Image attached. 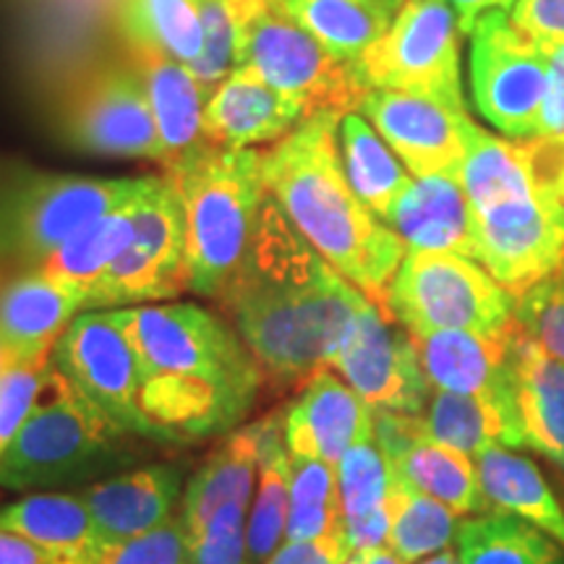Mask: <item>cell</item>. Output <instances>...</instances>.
<instances>
[{"mask_svg": "<svg viewBox=\"0 0 564 564\" xmlns=\"http://www.w3.org/2000/svg\"><path fill=\"white\" fill-rule=\"evenodd\" d=\"M345 539L352 552H366V549H382L390 541V507H379L361 518L343 520Z\"/></svg>", "mask_w": 564, "mask_h": 564, "instance_id": "c3c4849f", "label": "cell"}, {"mask_svg": "<svg viewBox=\"0 0 564 564\" xmlns=\"http://www.w3.org/2000/svg\"><path fill=\"white\" fill-rule=\"evenodd\" d=\"M510 333L512 327L497 337L447 329L415 337L429 384L442 392L518 405L512 387Z\"/></svg>", "mask_w": 564, "mask_h": 564, "instance_id": "603a6c76", "label": "cell"}, {"mask_svg": "<svg viewBox=\"0 0 564 564\" xmlns=\"http://www.w3.org/2000/svg\"><path fill=\"white\" fill-rule=\"evenodd\" d=\"M369 301L293 228L270 194L241 267L217 295L251 356L282 384L329 369Z\"/></svg>", "mask_w": 564, "mask_h": 564, "instance_id": "6da1fadb", "label": "cell"}, {"mask_svg": "<svg viewBox=\"0 0 564 564\" xmlns=\"http://www.w3.org/2000/svg\"><path fill=\"white\" fill-rule=\"evenodd\" d=\"M390 549L405 564H419L426 556L440 554L457 535V512L436 502L411 486L394 481L390 499Z\"/></svg>", "mask_w": 564, "mask_h": 564, "instance_id": "8d00e7d4", "label": "cell"}, {"mask_svg": "<svg viewBox=\"0 0 564 564\" xmlns=\"http://www.w3.org/2000/svg\"><path fill=\"white\" fill-rule=\"evenodd\" d=\"M84 312V299L42 270L19 272L0 293V358L6 366H47L55 343Z\"/></svg>", "mask_w": 564, "mask_h": 564, "instance_id": "ffe728a7", "label": "cell"}, {"mask_svg": "<svg viewBox=\"0 0 564 564\" xmlns=\"http://www.w3.org/2000/svg\"><path fill=\"white\" fill-rule=\"evenodd\" d=\"M129 434L51 364L37 405L0 457V489L58 491L133 463Z\"/></svg>", "mask_w": 564, "mask_h": 564, "instance_id": "5b68a950", "label": "cell"}, {"mask_svg": "<svg viewBox=\"0 0 564 564\" xmlns=\"http://www.w3.org/2000/svg\"><path fill=\"white\" fill-rule=\"evenodd\" d=\"M562 209H564V199H562Z\"/></svg>", "mask_w": 564, "mask_h": 564, "instance_id": "9f6ffc18", "label": "cell"}, {"mask_svg": "<svg viewBox=\"0 0 564 564\" xmlns=\"http://www.w3.org/2000/svg\"><path fill=\"white\" fill-rule=\"evenodd\" d=\"M186 468L178 463H152L89 484L79 491L105 544L150 533L175 514Z\"/></svg>", "mask_w": 564, "mask_h": 564, "instance_id": "44dd1931", "label": "cell"}, {"mask_svg": "<svg viewBox=\"0 0 564 564\" xmlns=\"http://www.w3.org/2000/svg\"><path fill=\"white\" fill-rule=\"evenodd\" d=\"M303 112L272 89L257 70L236 66L204 108V137L228 150L278 144L303 121Z\"/></svg>", "mask_w": 564, "mask_h": 564, "instance_id": "7402d4cb", "label": "cell"}, {"mask_svg": "<svg viewBox=\"0 0 564 564\" xmlns=\"http://www.w3.org/2000/svg\"><path fill=\"white\" fill-rule=\"evenodd\" d=\"M345 564H405L392 549H366V552H356Z\"/></svg>", "mask_w": 564, "mask_h": 564, "instance_id": "816d5d0a", "label": "cell"}, {"mask_svg": "<svg viewBox=\"0 0 564 564\" xmlns=\"http://www.w3.org/2000/svg\"><path fill=\"white\" fill-rule=\"evenodd\" d=\"M510 364L528 449L564 470V364L528 337L518 322L510 333Z\"/></svg>", "mask_w": 564, "mask_h": 564, "instance_id": "d4e9b609", "label": "cell"}, {"mask_svg": "<svg viewBox=\"0 0 564 564\" xmlns=\"http://www.w3.org/2000/svg\"><path fill=\"white\" fill-rule=\"evenodd\" d=\"M293 460L285 444V408L262 419V447H259V481L251 499L249 564H264L282 546L291 512Z\"/></svg>", "mask_w": 564, "mask_h": 564, "instance_id": "f546056e", "label": "cell"}, {"mask_svg": "<svg viewBox=\"0 0 564 564\" xmlns=\"http://www.w3.org/2000/svg\"><path fill=\"white\" fill-rule=\"evenodd\" d=\"M259 447H262V421L232 429L225 440L212 449L186 491H183L181 514L188 539L207 525V520L225 505H251L253 486L259 476Z\"/></svg>", "mask_w": 564, "mask_h": 564, "instance_id": "4316f807", "label": "cell"}, {"mask_svg": "<svg viewBox=\"0 0 564 564\" xmlns=\"http://www.w3.org/2000/svg\"><path fill=\"white\" fill-rule=\"evenodd\" d=\"M358 112L390 144L413 178L460 175L474 129L468 110L403 91L369 89Z\"/></svg>", "mask_w": 564, "mask_h": 564, "instance_id": "e0dca14e", "label": "cell"}, {"mask_svg": "<svg viewBox=\"0 0 564 564\" xmlns=\"http://www.w3.org/2000/svg\"><path fill=\"white\" fill-rule=\"evenodd\" d=\"M329 369L340 373L373 413L421 415L432 398L415 337L394 327L392 316L373 301L358 314Z\"/></svg>", "mask_w": 564, "mask_h": 564, "instance_id": "2e32d148", "label": "cell"}, {"mask_svg": "<svg viewBox=\"0 0 564 564\" xmlns=\"http://www.w3.org/2000/svg\"><path fill=\"white\" fill-rule=\"evenodd\" d=\"M264 150L204 147L165 167L186 215L188 291L215 299L225 291L249 251L267 199Z\"/></svg>", "mask_w": 564, "mask_h": 564, "instance_id": "277c9868", "label": "cell"}, {"mask_svg": "<svg viewBox=\"0 0 564 564\" xmlns=\"http://www.w3.org/2000/svg\"><path fill=\"white\" fill-rule=\"evenodd\" d=\"M460 34L447 0H405L390 30L352 66L366 89L403 91L465 110Z\"/></svg>", "mask_w": 564, "mask_h": 564, "instance_id": "9c48e42d", "label": "cell"}, {"mask_svg": "<svg viewBox=\"0 0 564 564\" xmlns=\"http://www.w3.org/2000/svg\"><path fill=\"white\" fill-rule=\"evenodd\" d=\"M137 202L133 199L123 207L97 217L95 223L70 236L58 251L40 267L47 278L63 282L74 293H79L84 303L91 288L100 282L110 264L126 251L133 238V223H137Z\"/></svg>", "mask_w": 564, "mask_h": 564, "instance_id": "e575fe53", "label": "cell"}, {"mask_svg": "<svg viewBox=\"0 0 564 564\" xmlns=\"http://www.w3.org/2000/svg\"><path fill=\"white\" fill-rule=\"evenodd\" d=\"M61 133L76 150L165 162L144 82L129 55H110L58 97Z\"/></svg>", "mask_w": 564, "mask_h": 564, "instance_id": "8fae6325", "label": "cell"}, {"mask_svg": "<svg viewBox=\"0 0 564 564\" xmlns=\"http://www.w3.org/2000/svg\"><path fill=\"white\" fill-rule=\"evenodd\" d=\"M514 322L556 361L564 364V264L539 280L514 303Z\"/></svg>", "mask_w": 564, "mask_h": 564, "instance_id": "60d3db41", "label": "cell"}, {"mask_svg": "<svg viewBox=\"0 0 564 564\" xmlns=\"http://www.w3.org/2000/svg\"><path fill=\"white\" fill-rule=\"evenodd\" d=\"M449 9L455 11L457 24H460L463 34H470V30L476 26V21L489 11H510L514 0H447Z\"/></svg>", "mask_w": 564, "mask_h": 564, "instance_id": "f907efd6", "label": "cell"}, {"mask_svg": "<svg viewBox=\"0 0 564 564\" xmlns=\"http://www.w3.org/2000/svg\"><path fill=\"white\" fill-rule=\"evenodd\" d=\"M123 53L139 70L147 97H150L154 126H158L162 150H165L162 167H171L209 147L204 137V108L212 95L196 82L192 70L165 55Z\"/></svg>", "mask_w": 564, "mask_h": 564, "instance_id": "484cf974", "label": "cell"}, {"mask_svg": "<svg viewBox=\"0 0 564 564\" xmlns=\"http://www.w3.org/2000/svg\"><path fill=\"white\" fill-rule=\"evenodd\" d=\"M476 470L489 505L539 528L564 549V510L533 460L512 449L489 447L476 455Z\"/></svg>", "mask_w": 564, "mask_h": 564, "instance_id": "83f0119b", "label": "cell"}, {"mask_svg": "<svg viewBox=\"0 0 564 564\" xmlns=\"http://www.w3.org/2000/svg\"><path fill=\"white\" fill-rule=\"evenodd\" d=\"M6 270H9V267H3V264H0V293H3L6 282H9V280H6Z\"/></svg>", "mask_w": 564, "mask_h": 564, "instance_id": "db71d44e", "label": "cell"}, {"mask_svg": "<svg viewBox=\"0 0 564 564\" xmlns=\"http://www.w3.org/2000/svg\"><path fill=\"white\" fill-rule=\"evenodd\" d=\"M183 291H188L186 215L175 188L162 175L139 196L131 243L91 288L84 312L171 301Z\"/></svg>", "mask_w": 564, "mask_h": 564, "instance_id": "7c38bea8", "label": "cell"}, {"mask_svg": "<svg viewBox=\"0 0 564 564\" xmlns=\"http://www.w3.org/2000/svg\"><path fill=\"white\" fill-rule=\"evenodd\" d=\"M510 19L544 51L564 42V0H514Z\"/></svg>", "mask_w": 564, "mask_h": 564, "instance_id": "f6af8a7d", "label": "cell"}, {"mask_svg": "<svg viewBox=\"0 0 564 564\" xmlns=\"http://www.w3.org/2000/svg\"><path fill=\"white\" fill-rule=\"evenodd\" d=\"M150 178H89L32 167L0 171V264L40 270L70 236L150 188Z\"/></svg>", "mask_w": 564, "mask_h": 564, "instance_id": "8992f818", "label": "cell"}, {"mask_svg": "<svg viewBox=\"0 0 564 564\" xmlns=\"http://www.w3.org/2000/svg\"><path fill=\"white\" fill-rule=\"evenodd\" d=\"M0 564H68V560L24 535L0 531Z\"/></svg>", "mask_w": 564, "mask_h": 564, "instance_id": "681fc988", "label": "cell"}, {"mask_svg": "<svg viewBox=\"0 0 564 564\" xmlns=\"http://www.w3.org/2000/svg\"><path fill=\"white\" fill-rule=\"evenodd\" d=\"M236 37V66L257 70L303 116L356 112L364 87L352 61L337 58L274 0H225Z\"/></svg>", "mask_w": 564, "mask_h": 564, "instance_id": "52a82bcc", "label": "cell"}, {"mask_svg": "<svg viewBox=\"0 0 564 564\" xmlns=\"http://www.w3.org/2000/svg\"><path fill=\"white\" fill-rule=\"evenodd\" d=\"M549 61V84L544 108L539 116V133L535 137H554L564 133V42L546 47Z\"/></svg>", "mask_w": 564, "mask_h": 564, "instance_id": "7dc6e473", "label": "cell"}, {"mask_svg": "<svg viewBox=\"0 0 564 564\" xmlns=\"http://www.w3.org/2000/svg\"><path fill=\"white\" fill-rule=\"evenodd\" d=\"M470 204L476 262L505 291L525 293L564 264V209L531 178Z\"/></svg>", "mask_w": 564, "mask_h": 564, "instance_id": "30bf717a", "label": "cell"}, {"mask_svg": "<svg viewBox=\"0 0 564 564\" xmlns=\"http://www.w3.org/2000/svg\"><path fill=\"white\" fill-rule=\"evenodd\" d=\"M249 505H225L192 535V564H249Z\"/></svg>", "mask_w": 564, "mask_h": 564, "instance_id": "7bdbcfd3", "label": "cell"}, {"mask_svg": "<svg viewBox=\"0 0 564 564\" xmlns=\"http://www.w3.org/2000/svg\"><path fill=\"white\" fill-rule=\"evenodd\" d=\"M291 512L285 541H314L343 528L337 465L291 455Z\"/></svg>", "mask_w": 564, "mask_h": 564, "instance_id": "74e56055", "label": "cell"}, {"mask_svg": "<svg viewBox=\"0 0 564 564\" xmlns=\"http://www.w3.org/2000/svg\"><path fill=\"white\" fill-rule=\"evenodd\" d=\"M3 369H6V364H3V358H0V377H3Z\"/></svg>", "mask_w": 564, "mask_h": 564, "instance_id": "11a10c76", "label": "cell"}, {"mask_svg": "<svg viewBox=\"0 0 564 564\" xmlns=\"http://www.w3.org/2000/svg\"><path fill=\"white\" fill-rule=\"evenodd\" d=\"M343 520L361 518L387 505L392 489V470L377 442H364L348 449L337 463Z\"/></svg>", "mask_w": 564, "mask_h": 564, "instance_id": "ab89813d", "label": "cell"}, {"mask_svg": "<svg viewBox=\"0 0 564 564\" xmlns=\"http://www.w3.org/2000/svg\"><path fill=\"white\" fill-rule=\"evenodd\" d=\"M468 37L470 97L478 116L505 137L533 139L549 84L546 51L502 9L484 13Z\"/></svg>", "mask_w": 564, "mask_h": 564, "instance_id": "4fadbf2b", "label": "cell"}, {"mask_svg": "<svg viewBox=\"0 0 564 564\" xmlns=\"http://www.w3.org/2000/svg\"><path fill=\"white\" fill-rule=\"evenodd\" d=\"M387 225L398 232L408 251H440L478 259L474 215L460 175L413 178L387 215Z\"/></svg>", "mask_w": 564, "mask_h": 564, "instance_id": "cb8c5ba5", "label": "cell"}, {"mask_svg": "<svg viewBox=\"0 0 564 564\" xmlns=\"http://www.w3.org/2000/svg\"><path fill=\"white\" fill-rule=\"evenodd\" d=\"M421 419L432 440L465 455H478L489 447L528 449L518 405L436 390Z\"/></svg>", "mask_w": 564, "mask_h": 564, "instance_id": "f1b7e54d", "label": "cell"}, {"mask_svg": "<svg viewBox=\"0 0 564 564\" xmlns=\"http://www.w3.org/2000/svg\"><path fill=\"white\" fill-rule=\"evenodd\" d=\"M112 21L123 51L165 55L186 68L202 55L204 26L196 0H116Z\"/></svg>", "mask_w": 564, "mask_h": 564, "instance_id": "4dcf8cb0", "label": "cell"}, {"mask_svg": "<svg viewBox=\"0 0 564 564\" xmlns=\"http://www.w3.org/2000/svg\"><path fill=\"white\" fill-rule=\"evenodd\" d=\"M68 564H192V539L181 510L150 533L105 544L97 541Z\"/></svg>", "mask_w": 564, "mask_h": 564, "instance_id": "f35d334b", "label": "cell"}, {"mask_svg": "<svg viewBox=\"0 0 564 564\" xmlns=\"http://www.w3.org/2000/svg\"><path fill=\"white\" fill-rule=\"evenodd\" d=\"M340 118L314 112L264 150V186L327 264L384 312L387 288L408 249L350 188L337 141Z\"/></svg>", "mask_w": 564, "mask_h": 564, "instance_id": "3957f363", "label": "cell"}, {"mask_svg": "<svg viewBox=\"0 0 564 564\" xmlns=\"http://www.w3.org/2000/svg\"><path fill=\"white\" fill-rule=\"evenodd\" d=\"M53 366L123 434L154 440L139 403V358L110 312L79 314L55 343Z\"/></svg>", "mask_w": 564, "mask_h": 564, "instance_id": "5bb4252c", "label": "cell"}, {"mask_svg": "<svg viewBox=\"0 0 564 564\" xmlns=\"http://www.w3.org/2000/svg\"><path fill=\"white\" fill-rule=\"evenodd\" d=\"M0 531L24 535L68 562L100 541L84 499L68 491H37L0 507Z\"/></svg>", "mask_w": 564, "mask_h": 564, "instance_id": "836d02e7", "label": "cell"}, {"mask_svg": "<svg viewBox=\"0 0 564 564\" xmlns=\"http://www.w3.org/2000/svg\"><path fill=\"white\" fill-rule=\"evenodd\" d=\"M196 6L204 26V47L188 70L212 95L236 68V37H232V19L225 0H196Z\"/></svg>", "mask_w": 564, "mask_h": 564, "instance_id": "b9f144b4", "label": "cell"}, {"mask_svg": "<svg viewBox=\"0 0 564 564\" xmlns=\"http://www.w3.org/2000/svg\"><path fill=\"white\" fill-rule=\"evenodd\" d=\"M139 358V403L160 444H192L238 429L264 369L228 319L199 303L110 308Z\"/></svg>", "mask_w": 564, "mask_h": 564, "instance_id": "7a4b0ae2", "label": "cell"}, {"mask_svg": "<svg viewBox=\"0 0 564 564\" xmlns=\"http://www.w3.org/2000/svg\"><path fill=\"white\" fill-rule=\"evenodd\" d=\"M455 539L460 564H564L556 541L505 510L463 520Z\"/></svg>", "mask_w": 564, "mask_h": 564, "instance_id": "d590c367", "label": "cell"}, {"mask_svg": "<svg viewBox=\"0 0 564 564\" xmlns=\"http://www.w3.org/2000/svg\"><path fill=\"white\" fill-rule=\"evenodd\" d=\"M356 554L345 539V531L314 541H285L264 564H345Z\"/></svg>", "mask_w": 564, "mask_h": 564, "instance_id": "bcb514c9", "label": "cell"}, {"mask_svg": "<svg viewBox=\"0 0 564 564\" xmlns=\"http://www.w3.org/2000/svg\"><path fill=\"white\" fill-rule=\"evenodd\" d=\"M384 312L413 337L447 329L497 337L514 324V299L474 259L408 251L387 288Z\"/></svg>", "mask_w": 564, "mask_h": 564, "instance_id": "ba28073f", "label": "cell"}, {"mask_svg": "<svg viewBox=\"0 0 564 564\" xmlns=\"http://www.w3.org/2000/svg\"><path fill=\"white\" fill-rule=\"evenodd\" d=\"M53 364V361H51ZM47 366H6L0 377V457L17 440V434L30 419L37 405L42 390H45Z\"/></svg>", "mask_w": 564, "mask_h": 564, "instance_id": "ee69618b", "label": "cell"}, {"mask_svg": "<svg viewBox=\"0 0 564 564\" xmlns=\"http://www.w3.org/2000/svg\"><path fill=\"white\" fill-rule=\"evenodd\" d=\"M337 141L350 188L384 223L400 196L411 188V173L361 112H345Z\"/></svg>", "mask_w": 564, "mask_h": 564, "instance_id": "d6a6232c", "label": "cell"}, {"mask_svg": "<svg viewBox=\"0 0 564 564\" xmlns=\"http://www.w3.org/2000/svg\"><path fill=\"white\" fill-rule=\"evenodd\" d=\"M112 17L116 0H21L19 58L34 87L61 97L105 61V34H116Z\"/></svg>", "mask_w": 564, "mask_h": 564, "instance_id": "9a60e30c", "label": "cell"}, {"mask_svg": "<svg viewBox=\"0 0 564 564\" xmlns=\"http://www.w3.org/2000/svg\"><path fill=\"white\" fill-rule=\"evenodd\" d=\"M373 440V411L333 369L306 379L299 400L285 405L291 455L337 465L356 444Z\"/></svg>", "mask_w": 564, "mask_h": 564, "instance_id": "d6986e66", "label": "cell"}, {"mask_svg": "<svg viewBox=\"0 0 564 564\" xmlns=\"http://www.w3.org/2000/svg\"><path fill=\"white\" fill-rule=\"evenodd\" d=\"M419 564H460V560H457V554L447 552V549H444V552L426 556V560H421Z\"/></svg>", "mask_w": 564, "mask_h": 564, "instance_id": "f5cc1de1", "label": "cell"}, {"mask_svg": "<svg viewBox=\"0 0 564 564\" xmlns=\"http://www.w3.org/2000/svg\"><path fill=\"white\" fill-rule=\"evenodd\" d=\"M373 442L390 463L394 481L457 514H484L491 507L470 455L432 440L421 415L373 413Z\"/></svg>", "mask_w": 564, "mask_h": 564, "instance_id": "ac0fdd59", "label": "cell"}, {"mask_svg": "<svg viewBox=\"0 0 564 564\" xmlns=\"http://www.w3.org/2000/svg\"><path fill=\"white\" fill-rule=\"evenodd\" d=\"M274 3L337 58L356 61L390 30L405 0H274Z\"/></svg>", "mask_w": 564, "mask_h": 564, "instance_id": "1f68e13d", "label": "cell"}]
</instances>
